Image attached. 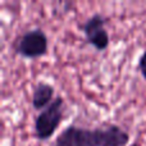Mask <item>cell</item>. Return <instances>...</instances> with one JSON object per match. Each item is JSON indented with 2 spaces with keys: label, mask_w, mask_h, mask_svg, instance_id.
I'll use <instances>...</instances> for the list:
<instances>
[{
  "label": "cell",
  "mask_w": 146,
  "mask_h": 146,
  "mask_svg": "<svg viewBox=\"0 0 146 146\" xmlns=\"http://www.w3.org/2000/svg\"><path fill=\"white\" fill-rule=\"evenodd\" d=\"M128 132L117 124L86 128L69 124L56 137L54 146H127Z\"/></svg>",
  "instance_id": "obj_1"
},
{
  "label": "cell",
  "mask_w": 146,
  "mask_h": 146,
  "mask_svg": "<svg viewBox=\"0 0 146 146\" xmlns=\"http://www.w3.org/2000/svg\"><path fill=\"white\" fill-rule=\"evenodd\" d=\"M139 69H140L142 78L146 81V49L139 58Z\"/></svg>",
  "instance_id": "obj_6"
},
{
  "label": "cell",
  "mask_w": 146,
  "mask_h": 146,
  "mask_svg": "<svg viewBox=\"0 0 146 146\" xmlns=\"http://www.w3.org/2000/svg\"><path fill=\"white\" fill-rule=\"evenodd\" d=\"M105 25L106 18L100 13H94L81 26V31L85 35L87 44H90L98 51L106 50L110 44V36L106 31Z\"/></svg>",
  "instance_id": "obj_4"
},
{
  "label": "cell",
  "mask_w": 146,
  "mask_h": 146,
  "mask_svg": "<svg viewBox=\"0 0 146 146\" xmlns=\"http://www.w3.org/2000/svg\"><path fill=\"white\" fill-rule=\"evenodd\" d=\"M64 99L55 96L53 103L37 114L33 123L35 137L38 141H48L59 128L64 118Z\"/></svg>",
  "instance_id": "obj_2"
},
{
  "label": "cell",
  "mask_w": 146,
  "mask_h": 146,
  "mask_svg": "<svg viewBox=\"0 0 146 146\" xmlns=\"http://www.w3.org/2000/svg\"><path fill=\"white\" fill-rule=\"evenodd\" d=\"M13 49L23 59H38L49 50V38L42 28H32L15 38Z\"/></svg>",
  "instance_id": "obj_3"
},
{
  "label": "cell",
  "mask_w": 146,
  "mask_h": 146,
  "mask_svg": "<svg viewBox=\"0 0 146 146\" xmlns=\"http://www.w3.org/2000/svg\"><path fill=\"white\" fill-rule=\"evenodd\" d=\"M54 94H55V88H54L53 85L45 82V81H40L33 87V91H32V98H31L32 108L38 111L48 108L53 103L54 99H55Z\"/></svg>",
  "instance_id": "obj_5"
}]
</instances>
